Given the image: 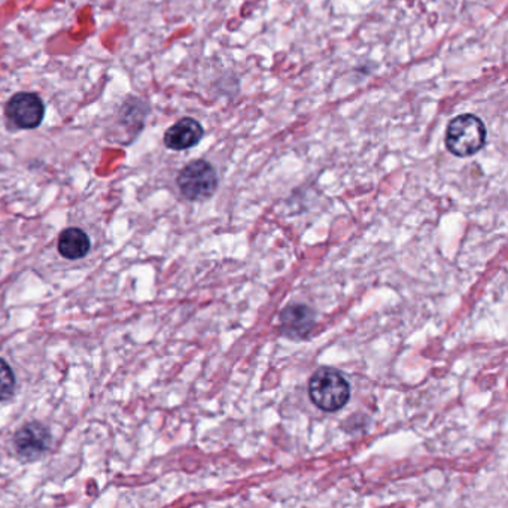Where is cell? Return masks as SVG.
Masks as SVG:
<instances>
[{"label":"cell","mask_w":508,"mask_h":508,"mask_svg":"<svg viewBox=\"0 0 508 508\" xmlns=\"http://www.w3.org/2000/svg\"><path fill=\"white\" fill-rule=\"evenodd\" d=\"M15 385L17 381L13 368L9 367L6 361L0 358V401H6L13 397Z\"/></svg>","instance_id":"9"},{"label":"cell","mask_w":508,"mask_h":508,"mask_svg":"<svg viewBox=\"0 0 508 508\" xmlns=\"http://www.w3.org/2000/svg\"><path fill=\"white\" fill-rule=\"evenodd\" d=\"M176 184L182 197L189 202H203L215 194L218 176L211 162L194 160L180 171Z\"/></svg>","instance_id":"3"},{"label":"cell","mask_w":508,"mask_h":508,"mask_svg":"<svg viewBox=\"0 0 508 508\" xmlns=\"http://www.w3.org/2000/svg\"><path fill=\"white\" fill-rule=\"evenodd\" d=\"M311 403L324 412H337L351 399V386L336 368L322 367L313 372L309 381Z\"/></svg>","instance_id":"1"},{"label":"cell","mask_w":508,"mask_h":508,"mask_svg":"<svg viewBox=\"0 0 508 508\" xmlns=\"http://www.w3.org/2000/svg\"><path fill=\"white\" fill-rule=\"evenodd\" d=\"M58 254L66 259H81L90 252L92 241L81 228L63 230L57 241Z\"/></svg>","instance_id":"8"},{"label":"cell","mask_w":508,"mask_h":508,"mask_svg":"<svg viewBox=\"0 0 508 508\" xmlns=\"http://www.w3.org/2000/svg\"><path fill=\"white\" fill-rule=\"evenodd\" d=\"M486 126L477 115L462 114L451 119L446 128L444 144L456 157H473L486 145Z\"/></svg>","instance_id":"2"},{"label":"cell","mask_w":508,"mask_h":508,"mask_svg":"<svg viewBox=\"0 0 508 508\" xmlns=\"http://www.w3.org/2000/svg\"><path fill=\"white\" fill-rule=\"evenodd\" d=\"M51 433L40 422H29L13 435V449L22 460H36L49 451Z\"/></svg>","instance_id":"5"},{"label":"cell","mask_w":508,"mask_h":508,"mask_svg":"<svg viewBox=\"0 0 508 508\" xmlns=\"http://www.w3.org/2000/svg\"><path fill=\"white\" fill-rule=\"evenodd\" d=\"M4 115L18 130H33L44 121V101L35 92H17L4 106Z\"/></svg>","instance_id":"4"},{"label":"cell","mask_w":508,"mask_h":508,"mask_svg":"<svg viewBox=\"0 0 508 508\" xmlns=\"http://www.w3.org/2000/svg\"><path fill=\"white\" fill-rule=\"evenodd\" d=\"M315 325V311L304 304H291L281 313L282 333L286 337L304 340Z\"/></svg>","instance_id":"6"},{"label":"cell","mask_w":508,"mask_h":508,"mask_svg":"<svg viewBox=\"0 0 508 508\" xmlns=\"http://www.w3.org/2000/svg\"><path fill=\"white\" fill-rule=\"evenodd\" d=\"M203 136L205 130L202 124L198 123L197 119L187 117L167 128L164 133V145L173 151H185L198 145Z\"/></svg>","instance_id":"7"}]
</instances>
